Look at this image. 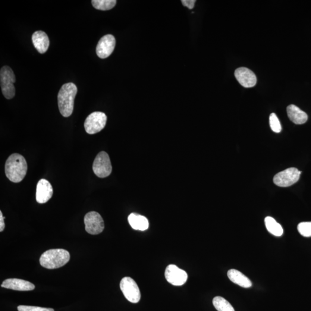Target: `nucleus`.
Wrapping results in <instances>:
<instances>
[{"mask_svg":"<svg viewBox=\"0 0 311 311\" xmlns=\"http://www.w3.org/2000/svg\"><path fill=\"white\" fill-rule=\"evenodd\" d=\"M121 290L125 297L132 303L139 302L141 293L139 288L133 278L126 276L120 283Z\"/></svg>","mask_w":311,"mask_h":311,"instance_id":"8","label":"nucleus"},{"mask_svg":"<svg viewBox=\"0 0 311 311\" xmlns=\"http://www.w3.org/2000/svg\"><path fill=\"white\" fill-rule=\"evenodd\" d=\"M181 2L184 7L189 9H192L194 7L196 1V0H182Z\"/></svg>","mask_w":311,"mask_h":311,"instance_id":"25","label":"nucleus"},{"mask_svg":"<svg viewBox=\"0 0 311 311\" xmlns=\"http://www.w3.org/2000/svg\"><path fill=\"white\" fill-rule=\"evenodd\" d=\"M33 45L40 54H44L49 49L50 41L48 35L42 31H37L32 36Z\"/></svg>","mask_w":311,"mask_h":311,"instance_id":"15","label":"nucleus"},{"mask_svg":"<svg viewBox=\"0 0 311 311\" xmlns=\"http://www.w3.org/2000/svg\"><path fill=\"white\" fill-rule=\"evenodd\" d=\"M77 88L74 83L63 85L58 94V105L59 112L64 117H69L73 113L75 97Z\"/></svg>","mask_w":311,"mask_h":311,"instance_id":"2","label":"nucleus"},{"mask_svg":"<svg viewBox=\"0 0 311 311\" xmlns=\"http://www.w3.org/2000/svg\"><path fill=\"white\" fill-rule=\"evenodd\" d=\"M53 188L48 181L40 180L37 184L36 200L39 203L48 202L53 196Z\"/></svg>","mask_w":311,"mask_h":311,"instance_id":"13","label":"nucleus"},{"mask_svg":"<svg viewBox=\"0 0 311 311\" xmlns=\"http://www.w3.org/2000/svg\"><path fill=\"white\" fill-rule=\"evenodd\" d=\"M116 44L115 37L112 35H106L99 40L96 46V52L100 58L109 57L114 52Z\"/></svg>","mask_w":311,"mask_h":311,"instance_id":"11","label":"nucleus"},{"mask_svg":"<svg viewBox=\"0 0 311 311\" xmlns=\"http://www.w3.org/2000/svg\"><path fill=\"white\" fill-rule=\"evenodd\" d=\"M70 254L64 249L46 251L40 257V263L43 268L55 269L66 265L70 260Z\"/></svg>","mask_w":311,"mask_h":311,"instance_id":"3","label":"nucleus"},{"mask_svg":"<svg viewBox=\"0 0 311 311\" xmlns=\"http://www.w3.org/2000/svg\"><path fill=\"white\" fill-rule=\"evenodd\" d=\"M213 304L218 311H235L232 305L224 298L220 296L213 298Z\"/></svg>","mask_w":311,"mask_h":311,"instance_id":"20","label":"nucleus"},{"mask_svg":"<svg viewBox=\"0 0 311 311\" xmlns=\"http://www.w3.org/2000/svg\"><path fill=\"white\" fill-rule=\"evenodd\" d=\"M1 287L18 291H30L34 290L35 285L23 279L9 278L2 282Z\"/></svg>","mask_w":311,"mask_h":311,"instance_id":"14","label":"nucleus"},{"mask_svg":"<svg viewBox=\"0 0 311 311\" xmlns=\"http://www.w3.org/2000/svg\"><path fill=\"white\" fill-rule=\"evenodd\" d=\"M15 75L8 66H4L0 71V83L3 95L6 99H11L15 95Z\"/></svg>","mask_w":311,"mask_h":311,"instance_id":"4","label":"nucleus"},{"mask_svg":"<svg viewBox=\"0 0 311 311\" xmlns=\"http://www.w3.org/2000/svg\"><path fill=\"white\" fill-rule=\"evenodd\" d=\"M18 311H55L52 309L36 306H20L18 307Z\"/></svg>","mask_w":311,"mask_h":311,"instance_id":"24","label":"nucleus"},{"mask_svg":"<svg viewBox=\"0 0 311 311\" xmlns=\"http://www.w3.org/2000/svg\"><path fill=\"white\" fill-rule=\"evenodd\" d=\"M287 114L290 120L296 125H302L307 121L308 115L296 106L291 105L287 109Z\"/></svg>","mask_w":311,"mask_h":311,"instance_id":"16","label":"nucleus"},{"mask_svg":"<svg viewBox=\"0 0 311 311\" xmlns=\"http://www.w3.org/2000/svg\"><path fill=\"white\" fill-rule=\"evenodd\" d=\"M298 232L303 237H311V222H303L297 226Z\"/></svg>","mask_w":311,"mask_h":311,"instance_id":"22","label":"nucleus"},{"mask_svg":"<svg viewBox=\"0 0 311 311\" xmlns=\"http://www.w3.org/2000/svg\"><path fill=\"white\" fill-rule=\"evenodd\" d=\"M91 2L94 8L101 11L110 10L117 4L116 0H92Z\"/></svg>","mask_w":311,"mask_h":311,"instance_id":"21","label":"nucleus"},{"mask_svg":"<svg viewBox=\"0 0 311 311\" xmlns=\"http://www.w3.org/2000/svg\"><path fill=\"white\" fill-rule=\"evenodd\" d=\"M128 221L135 230L144 231L149 228V221L143 216L133 213L128 217Z\"/></svg>","mask_w":311,"mask_h":311,"instance_id":"18","label":"nucleus"},{"mask_svg":"<svg viewBox=\"0 0 311 311\" xmlns=\"http://www.w3.org/2000/svg\"><path fill=\"white\" fill-rule=\"evenodd\" d=\"M165 277L169 283L175 286H182L186 283L188 275L184 270L175 265H169L165 269Z\"/></svg>","mask_w":311,"mask_h":311,"instance_id":"10","label":"nucleus"},{"mask_svg":"<svg viewBox=\"0 0 311 311\" xmlns=\"http://www.w3.org/2000/svg\"><path fill=\"white\" fill-rule=\"evenodd\" d=\"M235 76L238 82L245 88L253 87L256 84L257 79L255 73L247 68L237 69L235 72Z\"/></svg>","mask_w":311,"mask_h":311,"instance_id":"12","label":"nucleus"},{"mask_svg":"<svg viewBox=\"0 0 311 311\" xmlns=\"http://www.w3.org/2000/svg\"><path fill=\"white\" fill-rule=\"evenodd\" d=\"M301 174V171L296 168L286 169L274 176L273 182L279 187H290L299 180Z\"/></svg>","mask_w":311,"mask_h":311,"instance_id":"7","label":"nucleus"},{"mask_svg":"<svg viewBox=\"0 0 311 311\" xmlns=\"http://www.w3.org/2000/svg\"><path fill=\"white\" fill-rule=\"evenodd\" d=\"M227 275L228 277L232 282L242 288H249L252 287V282L250 279L237 270H229Z\"/></svg>","mask_w":311,"mask_h":311,"instance_id":"17","label":"nucleus"},{"mask_svg":"<svg viewBox=\"0 0 311 311\" xmlns=\"http://www.w3.org/2000/svg\"><path fill=\"white\" fill-rule=\"evenodd\" d=\"M107 116L102 112H94L89 115L84 122V128L87 133L94 134L99 133L105 128Z\"/></svg>","mask_w":311,"mask_h":311,"instance_id":"5","label":"nucleus"},{"mask_svg":"<svg viewBox=\"0 0 311 311\" xmlns=\"http://www.w3.org/2000/svg\"><path fill=\"white\" fill-rule=\"evenodd\" d=\"M85 228L91 235H98L105 229V223L99 213L90 212L84 217Z\"/></svg>","mask_w":311,"mask_h":311,"instance_id":"9","label":"nucleus"},{"mask_svg":"<svg viewBox=\"0 0 311 311\" xmlns=\"http://www.w3.org/2000/svg\"><path fill=\"white\" fill-rule=\"evenodd\" d=\"M265 223L267 230L270 234L278 237H281L283 234L284 230L282 226L272 217H266L265 219Z\"/></svg>","mask_w":311,"mask_h":311,"instance_id":"19","label":"nucleus"},{"mask_svg":"<svg viewBox=\"0 0 311 311\" xmlns=\"http://www.w3.org/2000/svg\"><path fill=\"white\" fill-rule=\"evenodd\" d=\"M4 217H3L2 212H0V232L4 231L5 228V222H4Z\"/></svg>","mask_w":311,"mask_h":311,"instance_id":"26","label":"nucleus"},{"mask_svg":"<svg viewBox=\"0 0 311 311\" xmlns=\"http://www.w3.org/2000/svg\"><path fill=\"white\" fill-rule=\"evenodd\" d=\"M26 159L20 154H12L5 163L6 177L14 183H19L26 177L27 171Z\"/></svg>","mask_w":311,"mask_h":311,"instance_id":"1","label":"nucleus"},{"mask_svg":"<svg viewBox=\"0 0 311 311\" xmlns=\"http://www.w3.org/2000/svg\"><path fill=\"white\" fill-rule=\"evenodd\" d=\"M93 171L97 177L105 178L111 174L112 165L108 153L101 152L98 153L93 163Z\"/></svg>","mask_w":311,"mask_h":311,"instance_id":"6","label":"nucleus"},{"mask_svg":"<svg viewBox=\"0 0 311 311\" xmlns=\"http://www.w3.org/2000/svg\"><path fill=\"white\" fill-rule=\"evenodd\" d=\"M270 126L271 129L275 132V133H280L282 130V127L279 119L274 113L270 114Z\"/></svg>","mask_w":311,"mask_h":311,"instance_id":"23","label":"nucleus"}]
</instances>
